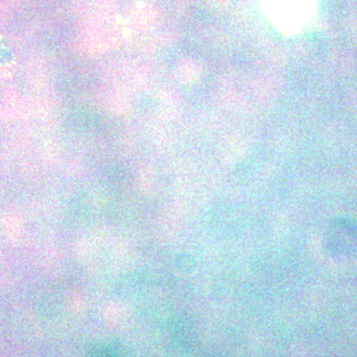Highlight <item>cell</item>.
<instances>
[{"label": "cell", "mask_w": 357, "mask_h": 357, "mask_svg": "<svg viewBox=\"0 0 357 357\" xmlns=\"http://www.w3.org/2000/svg\"><path fill=\"white\" fill-rule=\"evenodd\" d=\"M89 357H119V356L115 352L109 351V349H100V351L93 352Z\"/></svg>", "instance_id": "cell-1"}]
</instances>
